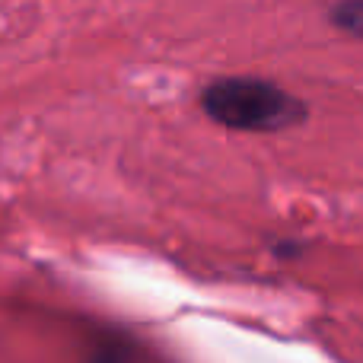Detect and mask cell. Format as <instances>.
<instances>
[{"instance_id": "3", "label": "cell", "mask_w": 363, "mask_h": 363, "mask_svg": "<svg viewBox=\"0 0 363 363\" xmlns=\"http://www.w3.org/2000/svg\"><path fill=\"white\" fill-rule=\"evenodd\" d=\"M86 363H134V360H131V351L121 341H106V345H99L89 354Z\"/></svg>"}, {"instance_id": "1", "label": "cell", "mask_w": 363, "mask_h": 363, "mask_svg": "<svg viewBox=\"0 0 363 363\" xmlns=\"http://www.w3.org/2000/svg\"><path fill=\"white\" fill-rule=\"evenodd\" d=\"M201 106L217 125L233 131H284L306 118V106L268 80L230 77L204 89Z\"/></svg>"}, {"instance_id": "2", "label": "cell", "mask_w": 363, "mask_h": 363, "mask_svg": "<svg viewBox=\"0 0 363 363\" xmlns=\"http://www.w3.org/2000/svg\"><path fill=\"white\" fill-rule=\"evenodd\" d=\"M332 19L345 32H351V35H360L363 38V0H341V4L335 6Z\"/></svg>"}]
</instances>
